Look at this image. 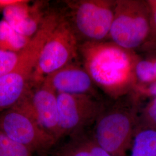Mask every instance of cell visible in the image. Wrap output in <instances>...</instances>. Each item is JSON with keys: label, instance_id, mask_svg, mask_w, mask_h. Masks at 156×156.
<instances>
[{"label": "cell", "instance_id": "6da1fadb", "mask_svg": "<svg viewBox=\"0 0 156 156\" xmlns=\"http://www.w3.org/2000/svg\"><path fill=\"white\" fill-rule=\"evenodd\" d=\"M79 58L95 85L112 99L122 98L134 86L138 60L130 50L112 41L86 42L79 44Z\"/></svg>", "mask_w": 156, "mask_h": 156}, {"label": "cell", "instance_id": "7a4b0ae2", "mask_svg": "<svg viewBox=\"0 0 156 156\" xmlns=\"http://www.w3.org/2000/svg\"><path fill=\"white\" fill-rule=\"evenodd\" d=\"M135 104L133 101L104 105L94 123L91 137L112 156H127L139 120Z\"/></svg>", "mask_w": 156, "mask_h": 156}, {"label": "cell", "instance_id": "3957f363", "mask_svg": "<svg viewBox=\"0 0 156 156\" xmlns=\"http://www.w3.org/2000/svg\"><path fill=\"white\" fill-rule=\"evenodd\" d=\"M62 15L80 44L101 42L109 38L116 1H64Z\"/></svg>", "mask_w": 156, "mask_h": 156}, {"label": "cell", "instance_id": "277c9868", "mask_svg": "<svg viewBox=\"0 0 156 156\" xmlns=\"http://www.w3.org/2000/svg\"><path fill=\"white\" fill-rule=\"evenodd\" d=\"M51 29L50 24H42L23 49L16 68L0 78V113L17 104L32 86L39 54Z\"/></svg>", "mask_w": 156, "mask_h": 156}, {"label": "cell", "instance_id": "5b68a950", "mask_svg": "<svg viewBox=\"0 0 156 156\" xmlns=\"http://www.w3.org/2000/svg\"><path fill=\"white\" fill-rule=\"evenodd\" d=\"M0 129L33 153H46L58 142L41 126L24 97L0 113Z\"/></svg>", "mask_w": 156, "mask_h": 156}, {"label": "cell", "instance_id": "8992f818", "mask_svg": "<svg viewBox=\"0 0 156 156\" xmlns=\"http://www.w3.org/2000/svg\"><path fill=\"white\" fill-rule=\"evenodd\" d=\"M79 43L68 22L60 16L45 41L34 72L32 84L79 58Z\"/></svg>", "mask_w": 156, "mask_h": 156}, {"label": "cell", "instance_id": "52a82bcc", "mask_svg": "<svg viewBox=\"0 0 156 156\" xmlns=\"http://www.w3.org/2000/svg\"><path fill=\"white\" fill-rule=\"evenodd\" d=\"M151 15L147 3L117 1L109 34L111 41L127 50L139 47L150 33Z\"/></svg>", "mask_w": 156, "mask_h": 156}, {"label": "cell", "instance_id": "ba28073f", "mask_svg": "<svg viewBox=\"0 0 156 156\" xmlns=\"http://www.w3.org/2000/svg\"><path fill=\"white\" fill-rule=\"evenodd\" d=\"M58 124L62 138L84 133L95 123L104 104L90 95L57 93Z\"/></svg>", "mask_w": 156, "mask_h": 156}, {"label": "cell", "instance_id": "9c48e42d", "mask_svg": "<svg viewBox=\"0 0 156 156\" xmlns=\"http://www.w3.org/2000/svg\"><path fill=\"white\" fill-rule=\"evenodd\" d=\"M24 97L41 126L57 141L62 139L57 93L50 84L44 80L32 85Z\"/></svg>", "mask_w": 156, "mask_h": 156}, {"label": "cell", "instance_id": "30bf717a", "mask_svg": "<svg viewBox=\"0 0 156 156\" xmlns=\"http://www.w3.org/2000/svg\"><path fill=\"white\" fill-rule=\"evenodd\" d=\"M44 80L57 93L96 95L95 84L83 66L72 62L51 73Z\"/></svg>", "mask_w": 156, "mask_h": 156}, {"label": "cell", "instance_id": "8fae6325", "mask_svg": "<svg viewBox=\"0 0 156 156\" xmlns=\"http://www.w3.org/2000/svg\"><path fill=\"white\" fill-rule=\"evenodd\" d=\"M39 2L30 5L28 1L16 0L2 9L3 19L18 33L31 38L38 31L48 13L43 12L42 4Z\"/></svg>", "mask_w": 156, "mask_h": 156}, {"label": "cell", "instance_id": "7c38bea8", "mask_svg": "<svg viewBox=\"0 0 156 156\" xmlns=\"http://www.w3.org/2000/svg\"><path fill=\"white\" fill-rule=\"evenodd\" d=\"M129 156H156V129L138 124Z\"/></svg>", "mask_w": 156, "mask_h": 156}, {"label": "cell", "instance_id": "4fadbf2b", "mask_svg": "<svg viewBox=\"0 0 156 156\" xmlns=\"http://www.w3.org/2000/svg\"><path fill=\"white\" fill-rule=\"evenodd\" d=\"M31 38L18 33L3 19L0 20V49L20 52Z\"/></svg>", "mask_w": 156, "mask_h": 156}, {"label": "cell", "instance_id": "5bb4252c", "mask_svg": "<svg viewBox=\"0 0 156 156\" xmlns=\"http://www.w3.org/2000/svg\"><path fill=\"white\" fill-rule=\"evenodd\" d=\"M71 137L56 154L60 156H94L86 144L84 133Z\"/></svg>", "mask_w": 156, "mask_h": 156}, {"label": "cell", "instance_id": "9a60e30c", "mask_svg": "<svg viewBox=\"0 0 156 156\" xmlns=\"http://www.w3.org/2000/svg\"><path fill=\"white\" fill-rule=\"evenodd\" d=\"M33 153L0 129V156H33Z\"/></svg>", "mask_w": 156, "mask_h": 156}, {"label": "cell", "instance_id": "2e32d148", "mask_svg": "<svg viewBox=\"0 0 156 156\" xmlns=\"http://www.w3.org/2000/svg\"><path fill=\"white\" fill-rule=\"evenodd\" d=\"M22 50L13 52L0 49V78L16 68L21 60Z\"/></svg>", "mask_w": 156, "mask_h": 156}, {"label": "cell", "instance_id": "e0dca14e", "mask_svg": "<svg viewBox=\"0 0 156 156\" xmlns=\"http://www.w3.org/2000/svg\"><path fill=\"white\" fill-rule=\"evenodd\" d=\"M136 80L145 84H150L156 81V76L152 60H142L137 61L135 67Z\"/></svg>", "mask_w": 156, "mask_h": 156}, {"label": "cell", "instance_id": "ac0fdd59", "mask_svg": "<svg viewBox=\"0 0 156 156\" xmlns=\"http://www.w3.org/2000/svg\"><path fill=\"white\" fill-rule=\"evenodd\" d=\"M138 124L156 129V97L148 104L138 120Z\"/></svg>", "mask_w": 156, "mask_h": 156}, {"label": "cell", "instance_id": "d6986e66", "mask_svg": "<svg viewBox=\"0 0 156 156\" xmlns=\"http://www.w3.org/2000/svg\"><path fill=\"white\" fill-rule=\"evenodd\" d=\"M85 140L86 144L94 156H112L106 151L102 149L97 145L91 136L85 135Z\"/></svg>", "mask_w": 156, "mask_h": 156}, {"label": "cell", "instance_id": "ffe728a7", "mask_svg": "<svg viewBox=\"0 0 156 156\" xmlns=\"http://www.w3.org/2000/svg\"><path fill=\"white\" fill-rule=\"evenodd\" d=\"M142 90L143 91H141L144 93V94L146 95H151L153 97H156V81L150 84L149 86L147 87V88H145Z\"/></svg>", "mask_w": 156, "mask_h": 156}, {"label": "cell", "instance_id": "44dd1931", "mask_svg": "<svg viewBox=\"0 0 156 156\" xmlns=\"http://www.w3.org/2000/svg\"><path fill=\"white\" fill-rule=\"evenodd\" d=\"M148 5L151 10L152 20L154 21L156 25V1H151V2H148Z\"/></svg>", "mask_w": 156, "mask_h": 156}, {"label": "cell", "instance_id": "7402d4cb", "mask_svg": "<svg viewBox=\"0 0 156 156\" xmlns=\"http://www.w3.org/2000/svg\"><path fill=\"white\" fill-rule=\"evenodd\" d=\"M39 156H59L58 154H54V155H49L48 154H47L46 153H41V154H39Z\"/></svg>", "mask_w": 156, "mask_h": 156}, {"label": "cell", "instance_id": "603a6c76", "mask_svg": "<svg viewBox=\"0 0 156 156\" xmlns=\"http://www.w3.org/2000/svg\"><path fill=\"white\" fill-rule=\"evenodd\" d=\"M153 68H154V73H155V76L156 78V60H154L153 61Z\"/></svg>", "mask_w": 156, "mask_h": 156}]
</instances>
